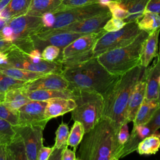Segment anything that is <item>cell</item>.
<instances>
[{"mask_svg": "<svg viewBox=\"0 0 160 160\" xmlns=\"http://www.w3.org/2000/svg\"><path fill=\"white\" fill-rule=\"evenodd\" d=\"M15 133L13 126L0 118V144H8L13 138Z\"/></svg>", "mask_w": 160, "mask_h": 160, "instance_id": "34", "label": "cell"}, {"mask_svg": "<svg viewBox=\"0 0 160 160\" xmlns=\"http://www.w3.org/2000/svg\"><path fill=\"white\" fill-rule=\"evenodd\" d=\"M0 35L6 41L11 42L12 43V42L15 40V36L14 35L13 31L12 28L8 24H6L3 28L0 33Z\"/></svg>", "mask_w": 160, "mask_h": 160, "instance_id": "45", "label": "cell"}, {"mask_svg": "<svg viewBox=\"0 0 160 160\" xmlns=\"http://www.w3.org/2000/svg\"><path fill=\"white\" fill-rule=\"evenodd\" d=\"M7 24L13 31L15 36L14 41L31 39V36L40 31L43 28L41 16L28 14L11 19L8 21Z\"/></svg>", "mask_w": 160, "mask_h": 160, "instance_id": "12", "label": "cell"}, {"mask_svg": "<svg viewBox=\"0 0 160 160\" xmlns=\"http://www.w3.org/2000/svg\"><path fill=\"white\" fill-rule=\"evenodd\" d=\"M141 141V139L138 136L136 132L133 129H132L131 133L130 134L128 139L122 146V149L119 154L120 159L126 156L134 151H136L138 146Z\"/></svg>", "mask_w": 160, "mask_h": 160, "instance_id": "33", "label": "cell"}, {"mask_svg": "<svg viewBox=\"0 0 160 160\" xmlns=\"http://www.w3.org/2000/svg\"><path fill=\"white\" fill-rule=\"evenodd\" d=\"M159 106L157 101L148 100L145 98L132 121L133 126L146 124Z\"/></svg>", "mask_w": 160, "mask_h": 160, "instance_id": "21", "label": "cell"}, {"mask_svg": "<svg viewBox=\"0 0 160 160\" xmlns=\"http://www.w3.org/2000/svg\"><path fill=\"white\" fill-rule=\"evenodd\" d=\"M13 46L14 44L11 42L5 41L0 35V51H6Z\"/></svg>", "mask_w": 160, "mask_h": 160, "instance_id": "48", "label": "cell"}, {"mask_svg": "<svg viewBox=\"0 0 160 160\" xmlns=\"http://www.w3.org/2000/svg\"><path fill=\"white\" fill-rule=\"evenodd\" d=\"M69 134V129L68 124L62 122L56 131L54 149H62L68 146V139Z\"/></svg>", "mask_w": 160, "mask_h": 160, "instance_id": "31", "label": "cell"}, {"mask_svg": "<svg viewBox=\"0 0 160 160\" xmlns=\"http://www.w3.org/2000/svg\"><path fill=\"white\" fill-rule=\"evenodd\" d=\"M46 101L31 100L18 111V125H42L48 121L44 118Z\"/></svg>", "mask_w": 160, "mask_h": 160, "instance_id": "13", "label": "cell"}, {"mask_svg": "<svg viewBox=\"0 0 160 160\" xmlns=\"http://www.w3.org/2000/svg\"><path fill=\"white\" fill-rule=\"evenodd\" d=\"M111 1H116L118 2L119 0H62V3L59 6L61 8H69L79 6H84L95 3H100L105 5Z\"/></svg>", "mask_w": 160, "mask_h": 160, "instance_id": "38", "label": "cell"}, {"mask_svg": "<svg viewBox=\"0 0 160 160\" xmlns=\"http://www.w3.org/2000/svg\"><path fill=\"white\" fill-rule=\"evenodd\" d=\"M6 149L8 153V160H28L22 139L16 132L12 140L6 144Z\"/></svg>", "mask_w": 160, "mask_h": 160, "instance_id": "26", "label": "cell"}, {"mask_svg": "<svg viewBox=\"0 0 160 160\" xmlns=\"http://www.w3.org/2000/svg\"><path fill=\"white\" fill-rule=\"evenodd\" d=\"M146 83L143 76V78L142 77L136 84L130 96L126 109L124 123L128 124L133 121L140 106L146 98Z\"/></svg>", "mask_w": 160, "mask_h": 160, "instance_id": "17", "label": "cell"}, {"mask_svg": "<svg viewBox=\"0 0 160 160\" xmlns=\"http://www.w3.org/2000/svg\"><path fill=\"white\" fill-rule=\"evenodd\" d=\"M0 118L8 121L13 126L19 124L18 111L8 108L2 102H0Z\"/></svg>", "mask_w": 160, "mask_h": 160, "instance_id": "35", "label": "cell"}, {"mask_svg": "<svg viewBox=\"0 0 160 160\" xmlns=\"http://www.w3.org/2000/svg\"><path fill=\"white\" fill-rule=\"evenodd\" d=\"M0 65H9L8 56L5 51H0Z\"/></svg>", "mask_w": 160, "mask_h": 160, "instance_id": "51", "label": "cell"}, {"mask_svg": "<svg viewBox=\"0 0 160 160\" xmlns=\"http://www.w3.org/2000/svg\"><path fill=\"white\" fill-rule=\"evenodd\" d=\"M0 160H8L6 144H0Z\"/></svg>", "mask_w": 160, "mask_h": 160, "instance_id": "50", "label": "cell"}, {"mask_svg": "<svg viewBox=\"0 0 160 160\" xmlns=\"http://www.w3.org/2000/svg\"><path fill=\"white\" fill-rule=\"evenodd\" d=\"M61 160H77L76 152L74 151H72L71 149L65 147L62 149L61 155Z\"/></svg>", "mask_w": 160, "mask_h": 160, "instance_id": "47", "label": "cell"}, {"mask_svg": "<svg viewBox=\"0 0 160 160\" xmlns=\"http://www.w3.org/2000/svg\"><path fill=\"white\" fill-rule=\"evenodd\" d=\"M132 129L136 132V134L141 140H142L147 136L153 134L151 129L146 124L133 126Z\"/></svg>", "mask_w": 160, "mask_h": 160, "instance_id": "43", "label": "cell"}, {"mask_svg": "<svg viewBox=\"0 0 160 160\" xmlns=\"http://www.w3.org/2000/svg\"><path fill=\"white\" fill-rule=\"evenodd\" d=\"M141 31L138 21H134L126 23L118 31L106 32L96 41L92 49L93 58L106 51L128 45Z\"/></svg>", "mask_w": 160, "mask_h": 160, "instance_id": "7", "label": "cell"}, {"mask_svg": "<svg viewBox=\"0 0 160 160\" xmlns=\"http://www.w3.org/2000/svg\"><path fill=\"white\" fill-rule=\"evenodd\" d=\"M11 0H0V12L5 8Z\"/></svg>", "mask_w": 160, "mask_h": 160, "instance_id": "52", "label": "cell"}, {"mask_svg": "<svg viewBox=\"0 0 160 160\" xmlns=\"http://www.w3.org/2000/svg\"><path fill=\"white\" fill-rule=\"evenodd\" d=\"M126 24L123 19L111 17L104 26L103 29L106 32L116 31L123 28Z\"/></svg>", "mask_w": 160, "mask_h": 160, "instance_id": "39", "label": "cell"}, {"mask_svg": "<svg viewBox=\"0 0 160 160\" xmlns=\"http://www.w3.org/2000/svg\"><path fill=\"white\" fill-rule=\"evenodd\" d=\"M41 18L43 28L41 29V31L50 29L53 26L55 21V16L52 12H48L44 13L41 16Z\"/></svg>", "mask_w": 160, "mask_h": 160, "instance_id": "41", "label": "cell"}, {"mask_svg": "<svg viewBox=\"0 0 160 160\" xmlns=\"http://www.w3.org/2000/svg\"><path fill=\"white\" fill-rule=\"evenodd\" d=\"M121 126L102 116L89 131L85 132L80 143L77 160H118L122 146L118 139Z\"/></svg>", "mask_w": 160, "mask_h": 160, "instance_id": "1", "label": "cell"}, {"mask_svg": "<svg viewBox=\"0 0 160 160\" xmlns=\"http://www.w3.org/2000/svg\"><path fill=\"white\" fill-rule=\"evenodd\" d=\"M159 94H158V98L157 101H158V102L159 103V106H160V77H159Z\"/></svg>", "mask_w": 160, "mask_h": 160, "instance_id": "54", "label": "cell"}, {"mask_svg": "<svg viewBox=\"0 0 160 160\" xmlns=\"http://www.w3.org/2000/svg\"><path fill=\"white\" fill-rule=\"evenodd\" d=\"M31 99L27 96V91L22 88H15L9 90L3 94L2 103L8 108L14 110L18 109Z\"/></svg>", "mask_w": 160, "mask_h": 160, "instance_id": "20", "label": "cell"}, {"mask_svg": "<svg viewBox=\"0 0 160 160\" xmlns=\"http://www.w3.org/2000/svg\"><path fill=\"white\" fill-rule=\"evenodd\" d=\"M54 150V147L42 146L38 151L36 160H48L52 152Z\"/></svg>", "mask_w": 160, "mask_h": 160, "instance_id": "44", "label": "cell"}, {"mask_svg": "<svg viewBox=\"0 0 160 160\" xmlns=\"http://www.w3.org/2000/svg\"><path fill=\"white\" fill-rule=\"evenodd\" d=\"M154 134L160 128V106L156 109L149 121L146 124Z\"/></svg>", "mask_w": 160, "mask_h": 160, "instance_id": "40", "label": "cell"}, {"mask_svg": "<svg viewBox=\"0 0 160 160\" xmlns=\"http://www.w3.org/2000/svg\"><path fill=\"white\" fill-rule=\"evenodd\" d=\"M160 29H157L149 34L142 45L140 65L146 68L158 53V41Z\"/></svg>", "mask_w": 160, "mask_h": 160, "instance_id": "19", "label": "cell"}, {"mask_svg": "<svg viewBox=\"0 0 160 160\" xmlns=\"http://www.w3.org/2000/svg\"><path fill=\"white\" fill-rule=\"evenodd\" d=\"M106 32L102 29L98 32L84 34L78 38L62 49L57 60L62 63L63 68H66L93 58L94 46L98 39Z\"/></svg>", "mask_w": 160, "mask_h": 160, "instance_id": "6", "label": "cell"}, {"mask_svg": "<svg viewBox=\"0 0 160 160\" xmlns=\"http://www.w3.org/2000/svg\"><path fill=\"white\" fill-rule=\"evenodd\" d=\"M68 86V82L62 74L50 73L28 81L23 88L28 91L38 89L66 90Z\"/></svg>", "mask_w": 160, "mask_h": 160, "instance_id": "15", "label": "cell"}, {"mask_svg": "<svg viewBox=\"0 0 160 160\" xmlns=\"http://www.w3.org/2000/svg\"><path fill=\"white\" fill-rule=\"evenodd\" d=\"M5 52L8 56L9 66L44 74H61L63 70L62 64L58 60L49 62L43 59L41 62H35L29 58L28 53L21 50L14 44Z\"/></svg>", "mask_w": 160, "mask_h": 160, "instance_id": "8", "label": "cell"}, {"mask_svg": "<svg viewBox=\"0 0 160 160\" xmlns=\"http://www.w3.org/2000/svg\"><path fill=\"white\" fill-rule=\"evenodd\" d=\"M2 98H3V94H0V102H2Z\"/></svg>", "mask_w": 160, "mask_h": 160, "instance_id": "56", "label": "cell"}, {"mask_svg": "<svg viewBox=\"0 0 160 160\" xmlns=\"http://www.w3.org/2000/svg\"><path fill=\"white\" fill-rule=\"evenodd\" d=\"M144 69L139 65L119 76L103 96L102 116L109 118L119 126L124 123L130 96L136 84L142 77Z\"/></svg>", "mask_w": 160, "mask_h": 160, "instance_id": "3", "label": "cell"}, {"mask_svg": "<svg viewBox=\"0 0 160 160\" xmlns=\"http://www.w3.org/2000/svg\"><path fill=\"white\" fill-rule=\"evenodd\" d=\"M76 102L71 111L72 119L79 121L84 126L85 132L92 129L102 118L103 96L98 92L84 90L71 91Z\"/></svg>", "mask_w": 160, "mask_h": 160, "instance_id": "5", "label": "cell"}, {"mask_svg": "<svg viewBox=\"0 0 160 160\" xmlns=\"http://www.w3.org/2000/svg\"><path fill=\"white\" fill-rule=\"evenodd\" d=\"M31 1L32 0H11L7 7L11 12L12 18L26 14L29 8Z\"/></svg>", "mask_w": 160, "mask_h": 160, "instance_id": "32", "label": "cell"}, {"mask_svg": "<svg viewBox=\"0 0 160 160\" xmlns=\"http://www.w3.org/2000/svg\"><path fill=\"white\" fill-rule=\"evenodd\" d=\"M159 49H160V47H159Z\"/></svg>", "mask_w": 160, "mask_h": 160, "instance_id": "58", "label": "cell"}, {"mask_svg": "<svg viewBox=\"0 0 160 160\" xmlns=\"http://www.w3.org/2000/svg\"><path fill=\"white\" fill-rule=\"evenodd\" d=\"M138 24L141 30L150 34L157 29H160V15L152 12H144L138 21Z\"/></svg>", "mask_w": 160, "mask_h": 160, "instance_id": "28", "label": "cell"}, {"mask_svg": "<svg viewBox=\"0 0 160 160\" xmlns=\"http://www.w3.org/2000/svg\"><path fill=\"white\" fill-rule=\"evenodd\" d=\"M27 82L14 79L0 71V94H4L12 89L22 88Z\"/></svg>", "mask_w": 160, "mask_h": 160, "instance_id": "30", "label": "cell"}, {"mask_svg": "<svg viewBox=\"0 0 160 160\" xmlns=\"http://www.w3.org/2000/svg\"><path fill=\"white\" fill-rule=\"evenodd\" d=\"M46 101L47 104L44 110V118L47 121L71 112L76 105L74 100L72 98H56Z\"/></svg>", "mask_w": 160, "mask_h": 160, "instance_id": "18", "label": "cell"}, {"mask_svg": "<svg viewBox=\"0 0 160 160\" xmlns=\"http://www.w3.org/2000/svg\"><path fill=\"white\" fill-rule=\"evenodd\" d=\"M62 2V0H32L26 14L41 16L45 12L54 11Z\"/></svg>", "mask_w": 160, "mask_h": 160, "instance_id": "25", "label": "cell"}, {"mask_svg": "<svg viewBox=\"0 0 160 160\" xmlns=\"http://www.w3.org/2000/svg\"><path fill=\"white\" fill-rule=\"evenodd\" d=\"M7 22H8L7 21L0 18V33L2 31V29H3V28L7 24Z\"/></svg>", "mask_w": 160, "mask_h": 160, "instance_id": "53", "label": "cell"}, {"mask_svg": "<svg viewBox=\"0 0 160 160\" xmlns=\"http://www.w3.org/2000/svg\"><path fill=\"white\" fill-rule=\"evenodd\" d=\"M111 17V13L109 11H108L94 16L74 22L60 28L42 31L49 32H68L80 34H89L102 30L106 22Z\"/></svg>", "mask_w": 160, "mask_h": 160, "instance_id": "11", "label": "cell"}, {"mask_svg": "<svg viewBox=\"0 0 160 160\" xmlns=\"http://www.w3.org/2000/svg\"><path fill=\"white\" fill-rule=\"evenodd\" d=\"M0 71L14 79L26 81H30L46 74L42 72L29 71L9 65H0Z\"/></svg>", "mask_w": 160, "mask_h": 160, "instance_id": "24", "label": "cell"}, {"mask_svg": "<svg viewBox=\"0 0 160 160\" xmlns=\"http://www.w3.org/2000/svg\"><path fill=\"white\" fill-rule=\"evenodd\" d=\"M86 34H80L76 32H49L41 31L31 36L35 48L39 46H46L48 45H54L59 47L61 50L74 41L78 38Z\"/></svg>", "mask_w": 160, "mask_h": 160, "instance_id": "14", "label": "cell"}, {"mask_svg": "<svg viewBox=\"0 0 160 160\" xmlns=\"http://www.w3.org/2000/svg\"><path fill=\"white\" fill-rule=\"evenodd\" d=\"M106 6H108L110 12L111 13L112 17L124 20L128 16V11L116 1H111L108 2Z\"/></svg>", "mask_w": 160, "mask_h": 160, "instance_id": "36", "label": "cell"}, {"mask_svg": "<svg viewBox=\"0 0 160 160\" xmlns=\"http://www.w3.org/2000/svg\"><path fill=\"white\" fill-rule=\"evenodd\" d=\"M27 91V96L31 100L46 101L48 99L56 98H72L73 93L69 89L52 90V89H38Z\"/></svg>", "mask_w": 160, "mask_h": 160, "instance_id": "22", "label": "cell"}, {"mask_svg": "<svg viewBox=\"0 0 160 160\" xmlns=\"http://www.w3.org/2000/svg\"><path fill=\"white\" fill-rule=\"evenodd\" d=\"M160 149V138L158 131L141 140L137 148L140 155H150L156 154Z\"/></svg>", "mask_w": 160, "mask_h": 160, "instance_id": "27", "label": "cell"}, {"mask_svg": "<svg viewBox=\"0 0 160 160\" xmlns=\"http://www.w3.org/2000/svg\"><path fill=\"white\" fill-rule=\"evenodd\" d=\"M152 12L160 14V0H149L144 12Z\"/></svg>", "mask_w": 160, "mask_h": 160, "instance_id": "46", "label": "cell"}, {"mask_svg": "<svg viewBox=\"0 0 160 160\" xmlns=\"http://www.w3.org/2000/svg\"><path fill=\"white\" fill-rule=\"evenodd\" d=\"M61 74L68 81V89L70 91H93L102 96L112 88L119 76L108 72L97 58L63 68Z\"/></svg>", "mask_w": 160, "mask_h": 160, "instance_id": "2", "label": "cell"}, {"mask_svg": "<svg viewBox=\"0 0 160 160\" xmlns=\"http://www.w3.org/2000/svg\"><path fill=\"white\" fill-rule=\"evenodd\" d=\"M159 15H160V14H159Z\"/></svg>", "mask_w": 160, "mask_h": 160, "instance_id": "59", "label": "cell"}, {"mask_svg": "<svg viewBox=\"0 0 160 160\" xmlns=\"http://www.w3.org/2000/svg\"><path fill=\"white\" fill-rule=\"evenodd\" d=\"M84 133L85 131L82 123L75 121L69 131L68 146L73 148V151L76 152L77 147L80 144Z\"/></svg>", "mask_w": 160, "mask_h": 160, "instance_id": "29", "label": "cell"}, {"mask_svg": "<svg viewBox=\"0 0 160 160\" xmlns=\"http://www.w3.org/2000/svg\"><path fill=\"white\" fill-rule=\"evenodd\" d=\"M127 1H128V0H119L118 2H119V4H120L121 5H122V4H124Z\"/></svg>", "mask_w": 160, "mask_h": 160, "instance_id": "55", "label": "cell"}, {"mask_svg": "<svg viewBox=\"0 0 160 160\" xmlns=\"http://www.w3.org/2000/svg\"><path fill=\"white\" fill-rule=\"evenodd\" d=\"M108 11H109L108 6L100 3L69 8L59 6L52 12L54 14L55 21L53 26L48 29L60 28Z\"/></svg>", "mask_w": 160, "mask_h": 160, "instance_id": "9", "label": "cell"}, {"mask_svg": "<svg viewBox=\"0 0 160 160\" xmlns=\"http://www.w3.org/2000/svg\"><path fill=\"white\" fill-rule=\"evenodd\" d=\"M61 49L54 45H48L45 46L41 52L42 58L47 61L52 62L56 61L60 56Z\"/></svg>", "mask_w": 160, "mask_h": 160, "instance_id": "37", "label": "cell"}, {"mask_svg": "<svg viewBox=\"0 0 160 160\" xmlns=\"http://www.w3.org/2000/svg\"><path fill=\"white\" fill-rule=\"evenodd\" d=\"M129 136H130V134L129 133L128 124L127 123L122 124L119 129L118 134V141L122 146L127 141Z\"/></svg>", "mask_w": 160, "mask_h": 160, "instance_id": "42", "label": "cell"}, {"mask_svg": "<svg viewBox=\"0 0 160 160\" xmlns=\"http://www.w3.org/2000/svg\"><path fill=\"white\" fill-rule=\"evenodd\" d=\"M0 18L5 19L7 21H9L12 18L11 12L7 6L0 12Z\"/></svg>", "mask_w": 160, "mask_h": 160, "instance_id": "49", "label": "cell"}, {"mask_svg": "<svg viewBox=\"0 0 160 160\" xmlns=\"http://www.w3.org/2000/svg\"><path fill=\"white\" fill-rule=\"evenodd\" d=\"M149 0H128L121 5L128 12V16L124 19L126 23L138 21L143 16Z\"/></svg>", "mask_w": 160, "mask_h": 160, "instance_id": "23", "label": "cell"}, {"mask_svg": "<svg viewBox=\"0 0 160 160\" xmlns=\"http://www.w3.org/2000/svg\"><path fill=\"white\" fill-rule=\"evenodd\" d=\"M158 136L160 138V133H159V132H158Z\"/></svg>", "mask_w": 160, "mask_h": 160, "instance_id": "57", "label": "cell"}, {"mask_svg": "<svg viewBox=\"0 0 160 160\" xmlns=\"http://www.w3.org/2000/svg\"><path fill=\"white\" fill-rule=\"evenodd\" d=\"M143 75L146 83V98L157 101L159 90L160 51L155 57L152 64L144 71Z\"/></svg>", "mask_w": 160, "mask_h": 160, "instance_id": "16", "label": "cell"}, {"mask_svg": "<svg viewBox=\"0 0 160 160\" xmlns=\"http://www.w3.org/2000/svg\"><path fill=\"white\" fill-rule=\"evenodd\" d=\"M149 34L148 32L141 30L131 43L106 51L98 56L97 59L111 74L121 76L140 65L142 45Z\"/></svg>", "mask_w": 160, "mask_h": 160, "instance_id": "4", "label": "cell"}, {"mask_svg": "<svg viewBox=\"0 0 160 160\" xmlns=\"http://www.w3.org/2000/svg\"><path fill=\"white\" fill-rule=\"evenodd\" d=\"M13 128L22 139L27 159L36 160L38 152L43 146L42 134L45 126L42 125H18Z\"/></svg>", "mask_w": 160, "mask_h": 160, "instance_id": "10", "label": "cell"}]
</instances>
